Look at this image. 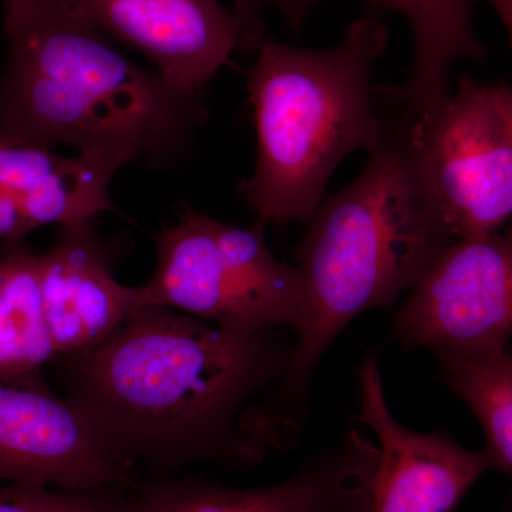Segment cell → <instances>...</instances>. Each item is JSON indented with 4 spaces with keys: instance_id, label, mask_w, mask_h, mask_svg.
<instances>
[{
    "instance_id": "cell-1",
    "label": "cell",
    "mask_w": 512,
    "mask_h": 512,
    "mask_svg": "<svg viewBox=\"0 0 512 512\" xmlns=\"http://www.w3.org/2000/svg\"><path fill=\"white\" fill-rule=\"evenodd\" d=\"M271 330L225 329L146 306L99 345L52 363L64 399L138 470L165 477L202 461L255 466L265 447L238 416L288 366Z\"/></svg>"
},
{
    "instance_id": "cell-2",
    "label": "cell",
    "mask_w": 512,
    "mask_h": 512,
    "mask_svg": "<svg viewBox=\"0 0 512 512\" xmlns=\"http://www.w3.org/2000/svg\"><path fill=\"white\" fill-rule=\"evenodd\" d=\"M9 59L0 82V138L67 144L119 171L185 157L208 110L59 0L6 3Z\"/></svg>"
},
{
    "instance_id": "cell-3",
    "label": "cell",
    "mask_w": 512,
    "mask_h": 512,
    "mask_svg": "<svg viewBox=\"0 0 512 512\" xmlns=\"http://www.w3.org/2000/svg\"><path fill=\"white\" fill-rule=\"evenodd\" d=\"M392 113L384 114L386 134L367 151L365 170L319 205L296 249L311 311L286 366V392L302 386L350 320L392 305L454 242L421 185L403 121Z\"/></svg>"
},
{
    "instance_id": "cell-4",
    "label": "cell",
    "mask_w": 512,
    "mask_h": 512,
    "mask_svg": "<svg viewBox=\"0 0 512 512\" xmlns=\"http://www.w3.org/2000/svg\"><path fill=\"white\" fill-rule=\"evenodd\" d=\"M389 37L383 20L369 13L332 49L266 39L258 46L247 72L258 153L254 174L239 188L256 222L311 220L343 158L383 140L387 121L372 70Z\"/></svg>"
},
{
    "instance_id": "cell-5",
    "label": "cell",
    "mask_w": 512,
    "mask_h": 512,
    "mask_svg": "<svg viewBox=\"0 0 512 512\" xmlns=\"http://www.w3.org/2000/svg\"><path fill=\"white\" fill-rule=\"evenodd\" d=\"M265 229L184 211L154 239L157 266L140 285V309L165 306L241 332L301 329L311 311L308 284L272 255Z\"/></svg>"
},
{
    "instance_id": "cell-6",
    "label": "cell",
    "mask_w": 512,
    "mask_h": 512,
    "mask_svg": "<svg viewBox=\"0 0 512 512\" xmlns=\"http://www.w3.org/2000/svg\"><path fill=\"white\" fill-rule=\"evenodd\" d=\"M406 128L421 185L454 241L491 234L512 211V90L464 74L423 107L377 87Z\"/></svg>"
},
{
    "instance_id": "cell-7",
    "label": "cell",
    "mask_w": 512,
    "mask_h": 512,
    "mask_svg": "<svg viewBox=\"0 0 512 512\" xmlns=\"http://www.w3.org/2000/svg\"><path fill=\"white\" fill-rule=\"evenodd\" d=\"M396 313L404 343L436 356L504 348L512 330V241L500 232L454 241Z\"/></svg>"
},
{
    "instance_id": "cell-8",
    "label": "cell",
    "mask_w": 512,
    "mask_h": 512,
    "mask_svg": "<svg viewBox=\"0 0 512 512\" xmlns=\"http://www.w3.org/2000/svg\"><path fill=\"white\" fill-rule=\"evenodd\" d=\"M140 470L52 390L0 383V481L67 491L131 488Z\"/></svg>"
},
{
    "instance_id": "cell-9",
    "label": "cell",
    "mask_w": 512,
    "mask_h": 512,
    "mask_svg": "<svg viewBox=\"0 0 512 512\" xmlns=\"http://www.w3.org/2000/svg\"><path fill=\"white\" fill-rule=\"evenodd\" d=\"M376 444L357 431L289 480L234 488L195 477L138 480L124 512H373Z\"/></svg>"
},
{
    "instance_id": "cell-10",
    "label": "cell",
    "mask_w": 512,
    "mask_h": 512,
    "mask_svg": "<svg viewBox=\"0 0 512 512\" xmlns=\"http://www.w3.org/2000/svg\"><path fill=\"white\" fill-rule=\"evenodd\" d=\"M110 39L140 50L185 92L204 93L235 50H254L220 0H59Z\"/></svg>"
},
{
    "instance_id": "cell-11",
    "label": "cell",
    "mask_w": 512,
    "mask_h": 512,
    "mask_svg": "<svg viewBox=\"0 0 512 512\" xmlns=\"http://www.w3.org/2000/svg\"><path fill=\"white\" fill-rule=\"evenodd\" d=\"M360 423L375 431L379 461L373 512H453L485 471L483 451H470L444 434L404 429L387 409L376 360L360 367Z\"/></svg>"
},
{
    "instance_id": "cell-12",
    "label": "cell",
    "mask_w": 512,
    "mask_h": 512,
    "mask_svg": "<svg viewBox=\"0 0 512 512\" xmlns=\"http://www.w3.org/2000/svg\"><path fill=\"white\" fill-rule=\"evenodd\" d=\"M93 221L60 227L55 245L37 261L56 356L94 348L140 309V286L114 278Z\"/></svg>"
},
{
    "instance_id": "cell-13",
    "label": "cell",
    "mask_w": 512,
    "mask_h": 512,
    "mask_svg": "<svg viewBox=\"0 0 512 512\" xmlns=\"http://www.w3.org/2000/svg\"><path fill=\"white\" fill-rule=\"evenodd\" d=\"M322 0H237L235 15L244 23L255 46L265 40L264 10H275L286 25L299 32L309 12ZM402 13L414 36L412 76L403 87H392L407 106L423 107L446 96L448 76L460 60H483L487 49L473 22L474 0H370Z\"/></svg>"
},
{
    "instance_id": "cell-14",
    "label": "cell",
    "mask_w": 512,
    "mask_h": 512,
    "mask_svg": "<svg viewBox=\"0 0 512 512\" xmlns=\"http://www.w3.org/2000/svg\"><path fill=\"white\" fill-rule=\"evenodd\" d=\"M117 171L90 158L66 157L49 146L0 138V192L18 204L32 229L76 224L113 211Z\"/></svg>"
},
{
    "instance_id": "cell-15",
    "label": "cell",
    "mask_w": 512,
    "mask_h": 512,
    "mask_svg": "<svg viewBox=\"0 0 512 512\" xmlns=\"http://www.w3.org/2000/svg\"><path fill=\"white\" fill-rule=\"evenodd\" d=\"M37 261L16 249L0 262V383L42 386L40 372L56 357Z\"/></svg>"
},
{
    "instance_id": "cell-16",
    "label": "cell",
    "mask_w": 512,
    "mask_h": 512,
    "mask_svg": "<svg viewBox=\"0 0 512 512\" xmlns=\"http://www.w3.org/2000/svg\"><path fill=\"white\" fill-rule=\"evenodd\" d=\"M447 383L476 414L491 470H512V357L507 346L439 355Z\"/></svg>"
},
{
    "instance_id": "cell-17",
    "label": "cell",
    "mask_w": 512,
    "mask_h": 512,
    "mask_svg": "<svg viewBox=\"0 0 512 512\" xmlns=\"http://www.w3.org/2000/svg\"><path fill=\"white\" fill-rule=\"evenodd\" d=\"M128 488L67 491L32 481L0 487V512H124Z\"/></svg>"
},
{
    "instance_id": "cell-18",
    "label": "cell",
    "mask_w": 512,
    "mask_h": 512,
    "mask_svg": "<svg viewBox=\"0 0 512 512\" xmlns=\"http://www.w3.org/2000/svg\"><path fill=\"white\" fill-rule=\"evenodd\" d=\"M30 231L33 229L23 217L16 201L0 192V239L18 242Z\"/></svg>"
},
{
    "instance_id": "cell-19",
    "label": "cell",
    "mask_w": 512,
    "mask_h": 512,
    "mask_svg": "<svg viewBox=\"0 0 512 512\" xmlns=\"http://www.w3.org/2000/svg\"><path fill=\"white\" fill-rule=\"evenodd\" d=\"M511 32V0H488Z\"/></svg>"
},
{
    "instance_id": "cell-20",
    "label": "cell",
    "mask_w": 512,
    "mask_h": 512,
    "mask_svg": "<svg viewBox=\"0 0 512 512\" xmlns=\"http://www.w3.org/2000/svg\"><path fill=\"white\" fill-rule=\"evenodd\" d=\"M13 2V0H5V3Z\"/></svg>"
}]
</instances>
